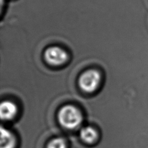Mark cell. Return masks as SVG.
<instances>
[{"label":"cell","mask_w":148,"mask_h":148,"mask_svg":"<svg viewBox=\"0 0 148 148\" xmlns=\"http://www.w3.org/2000/svg\"><path fill=\"white\" fill-rule=\"evenodd\" d=\"M16 143V138L12 132L1 127L0 148H14Z\"/></svg>","instance_id":"cell-5"},{"label":"cell","mask_w":148,"mask_h":148,"mask_svg":"<svg viewBox=\"0 0 148 148\" xmlns=\"http://www.w3.org/2000/svg\"><path fill=\"white\" fill-rule=\"evenodd\" d=\"M47 148H68L67 143L64 138L58 137L52 139L48 144Z\"/></svg>","instance_id":"cell-7"},{"label":"cell","mask_w":148,"mask_h":148,"mask_svg":"<svg viewBox=\"0 0 148 148\" xmlns=\"http://www.w3.org/2000/svg\"><path fill=\"white\" fill-rule=\"evenodd\" d=\"M58 120L62 127L70 130L78 128L83 121V115L77 108L65 105L58 112Z\"/></svg>","instance_id":"cell-1"},{"label":"cell","mask_w":148,"mask_h":148,"mask_svg":"<svg viewBox=\"0 0 148 148\" xmlns=\"http://www.w3.org/2000/svg\"><path fill=\"white\" fill-rule=\"evenodd\" d=\"M45 60L53 66H60L67 62L68 55L64 50L58 46L49 47L44 52Z\"/></svg>","instance_id":"cell-3"},{"label":"cell","mask_w":148,"mask_h":148,"mask_svg":"<svg viewBox=\"0 0 148 148\" xmlns=\"http://www.w3.org/2000/svg\"><path fill=\"white\" fill-rule=\"evenodd\" d=\"M101 78V75L97 71L88 70L79 77V86L85 93H92L99 87Z\"/></svg>","instance_id":"cell-2"},{"label":"cell","mask_w":148,"mask_h":148,"mask_svg":"<svg viewBox=\"0 0 148 148\" xmlns=\"http://www.w3.org/2000/svg\"><path fill=\"white\" fill-rule=\"evenodd\" d=\"M18 108L14 102L9 100L3 101L0 106V115L3 120H10L16 115Z\"/></svg>","instance_id":"cell-4"},{"label":"cell","mask_w":148,"mask_h":148,"mask_svg":"<svg viewBox=\"0 0 148 148\" xmlns=\"http://www.w3.org/2000/svg\"><path fill=\"white\" fill-rule=\"evenodd\" d=\"M79 136L83 142L87 144H92L97 139L98 134L94 127L91 126H85L80 130Z\"/></svg>","instance_id":"cell-6"}]
</instances>
